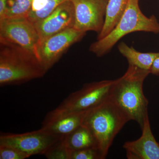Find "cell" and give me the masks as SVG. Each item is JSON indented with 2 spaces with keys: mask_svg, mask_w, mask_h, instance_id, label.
<instances>
[{
  "mask_svg": "<svg viewBox=\"0 0 159 159\" xmlns=\"http://www.w3.org/2000/svg\"><path fill=\"white\" fill-rule=\"evenodd\" d=\"M114 82L115 80L85 84L54 110L61 112H80L92 109L109 99Z\"/></svg>",
  "mask_w": 159,
  "mask_h": 159,
  "instance_id": "cell-5",
  "label": "cell"
},
{
  "mask_svg": "<svg viewBox=\"0 0 159 159\" xmlns=\"http://www.w3.org/2000/svg\"><path fill=\"white\" fill-rule=\"evenodd\" d=\"M119 52L126 58L129 65L136 66L139 68L150 71L156 58L159 57L157 53H142L129 47L124 42L118 45Z\"/></svg>",
  "mask_w": 159,
  "mask_h": 159,
  "instance_id": "cell-15",
  "label": "cell"
},
{
  "mask_svg": "<svg viewBox=\"0 0 159 159\" xmlns=\"http://www.w3.org/2000/svg\"><path fill=\"white\" fill-rule=\"evenodd\" d=\"M32 2L33 0H7V7L4 18L28 17L31 10Z\"/></svg>",
  "mask_w": 159,
  "mask_h": 159,
  "instance_id": "cell-17",
  "label": "cell"
},
{
  "mask_svg": "<svg viewBox=\"0 0 159 159\" xmlns=\"http://www.w3.org/2000/svg\"><path fill=\"white\" fill-rule=\"evenodd\" d=\"M139 139L124 143L128 159H159V143L152 131L148 116L145 119Z\"/></svg>",
  "mask_w": 159,
  "mask_h": 159,
  "instance_id": "cell-11",
  "label": "cell"
},
{
  "mask_svg": "<svg viewBox=\"0 0 159 159\" xmlns=\"http://www.w3.org/2000/svg\"><path fill=\"white\" fill-rule=\"evenodd\" d=\"M75 19L74 6L68 0L34 25L41 39L74 28Z\"/></svg>",
  "mask_w": 159,
  "mask_h": 159,
  "instance_id": "cell-10",
  "label": "cell"
},
{
  "mask_svg": "<svg viewBox=\"0 0 159 159\" xmlns=\"http://www.w3.org/2000/svg\"><path fill=\"white\" fill-rule=\"evenodd\" d=\"M86 112H61L53 110L46 116L41 128L63 139L82 125Z\"/></svg>",
  "mask_w": 159,
  "mask_h": 159,
  "instance_id": "cell-12",
  "label": "cell"
},
{
  "mask_svg": "<svg viewBox=\"0 0 159 159\" xmlns=\"http://www.w3.org/2000/svg\"><path fill=\"white\" fill-rule=\"evenodd\" d=\"M129 121L126 114L109 98L87 111L82 125L93 134L105 159L114 139Z\"/></svg>",
  "mask_w": 159,
  "mask_h": 159,
  "instance_id": "cell-3",
  "label": "cell"
},
{
  "mask_svg": "<svg viewBox=\"0 0 159 159\" xmlns=\"http://www.w3.org/2000/svg\"><path fill=\"white\" fill-rule=\"evenodd\" d=\"M149 74V71L129 65L125 74L115 80L110 96L130 120L138 122L141 129L148 116V100L144 95L143 84Z\"/></svg>",
  "mask_w": 159,
  "mask_h": 159,
  "instance_id": "cell-1",
  "label": "cell"
},
{
  "mask_svg": "<svg viewBox=\"0 0 159 159\" xmlns=\"http://www.w3.org/2000/svg\"><path fill=\"white\" fill-rule=\"evenodd\" d=\"M68 0H33L28 18L33 23L38 22Z\"/></svg>",
  "mask_w": 159,
  "mask_h": 159,
  "instance_id": "cell-16",
  "label": "cell"
},
{
  "mask_svg": "<svg viewBox=\"0 0 159 159\" xmlns=\"http://www.w3.org/2000/svg\"><path fill=\"white\" fill-rule=\"evenodd\" d=\"M85 34L86 32L73 28L39 39L35 51L36 57L48 72L71 46L81 40Z\"/></svg>",
  "mask_w": 159,
  "mask_h": 159,
  "instance_id": "cell-6",
  "label": "cell"
},
{
  "mask_svg": "<svg viewBox=\"0 0 159 159\" xmlns=\"http://www.w3.org/2000/svg\"><path fill=\"white\" fill-rule=\"evenodd\" d=\"M150 74L153 75L159 76V57L156 58L152 64L151 68L150 69Z\"/></svg>",
  "mask_w": 159,
  "mask_h": 159,
  "instance_id": "cell-21",
  "label": "cell"
},
{
  "mask_svg": "<svg viewBox=\"0 0 159 159\" xmlns=\"http://www.w3.org/2000/svg\"><path fill=\"white\" fill-rule=\"evenodd\" d=\"M30 156L17 148L6 145H0V159H25Z\"/></svg>",
  "mask_w": 159,
  "mask_h": 159,
  "instance_id": "cell-20",
  "label": "cell"
},
{
  "mask_svg": "<svg viewBox=\"0 0 159 159\" xmlns=\"http://www.w3.org/2000/svg\"><path fill=\"white\" fill-rule=\"evenodd\" d=\"M7 0H0V20L5 17L7 7Z\"/></svg>",
  "mask_w": 159,
  "mask_h": 159,
  "instance_id": "cell-22",
  "label": "cell"
},
{
  "mask_svg": "<svg viewBox=\"0 0 159 159\" xmlns=\"http://www.w3.org/2000/svg\"><path fill=\"white\" fill-rule=\"evenodd\" d=\"M61 139L41 128L25 133L2 134L0 145L14 147L31 157L44 154L51 146Z\"/></svg>",
  "mask_w": 159,
  "mask_h": 159,
  "instance_id": "cell-8",
  "label": "cell"
},
{
  "mask_svg": "<svg viewBox=\"0 0 159 159\" xmlns=\"http://www.w3.org/2000/svg\"><path fill=\"white\" fill-rule=\"evenodd\" d=\"M139 0H128L122 17L116 25L105 37L92 43L89 51L97 57L108 53L118 41L126 34L136 31L159 33V23L155 16L148 17L142 13Z\"/></svg>",
  "mask_w": 159,
  "mask_h": 159,
  "instance_id": "cell-4",
  "label": "cell"
},
{
  "mask_svg": "<svg viewBox=\"0 0 159 159\" xmlns=\"http://www.w3.org/2000/svg\"><path fill=\"white\" fill-rule=\"evenodd\" d=\"M98 148H89L71 152L70 159H103Z\"/></svg>",
  "mask_w": 159,
  "mask_h": 159,
  "instance_id": "cell-19",
  "label": "cell"
},
{
  "mask_svg": "<svg viewBox=\"0 0 159 159\" xmlns=\"http://www.w3.org/2000/svg\"><path fill=\"white\" fill-rule=\"evenodd\" d=\"M70 153L64 144L62 139L51 146L44 155L48 159H70Z\"/></svg>",
  "mask_w": 159,
  "mask_h": 159,
  "instance_id": "cell-18",
  "label": "cell"
},
{
  "mask_svg": "<svg viewBox=\"0 0 159 159\" xmlns=\"http://www.w3.org/2000/svg\"><path fill=\"white\" fill-rule=\"evenodd\" d=\"M47 71L36 55L11 43L0 41V86L19 85L41 78Z\"/></svg>",
  "mask_w": 159,
  "mask_h": 159,
  "instance_id": "cell-2",
  "label": "cell"
},
{
  "mask_svg": "<svg viewBox=\"0 0 159 159\" xmlns=\"http://www.w3.org/2000/svg\"><path fill=\"white\" fill-rule=\"evenodd\" d=\"M66 148L70 151L89 148H98L97 141L87 127L81 125L63 139Z\"/></svg>",
  "mask_w": 159,
  "mask_h": 159,
  "instance_id": "cell-13",
  "label": "cell"
},
{
  "mask_svg": "<svg viewBox=\"0 0 159 159\" xmlns=\"http://www.w3.org/2000/svg\"><path fill=\"white\" fill-rule=\"evenodd\" d=\"M39 40L34 24L28 17H6L0 20V41L16 45L36 55Z\"/></svg>",
  "mask_w": 159,
  "mask_h": 159,
  "instance_id": "cell-7",
  "label": "cell"
},
{
  "mask_svg": "<svg viewBox=\"0 0 159 159\" xmlns=\"http://www.w3.org/2000/svg\"><path fill=\"white\" fill-rule=\"evenodd\" d=\"M109 0H71L75 11L74 28L86 32L99 33L105 21Z\"/></svg>",
  "mask_w": 159,
  "mask_h": 159,
  "instance_id": "cell-9",
  "label": "cell"
},
{
  "mask_svg": "<svg viewBox=\"0 0 159 159\" xmlns=\"http://www.w3.org/2000/svg\"><path fill=\"white\" fill-rule=\"evenodd\" d=\"M128 0H109L103 28L97 36V40L105 37L113 30L125 11Z\"/></svg>",
  "mask_w": 159,
  "mask_h": 159,
  "instance_id": "cell-14",
  "label": "cell"
}]
</instances>
